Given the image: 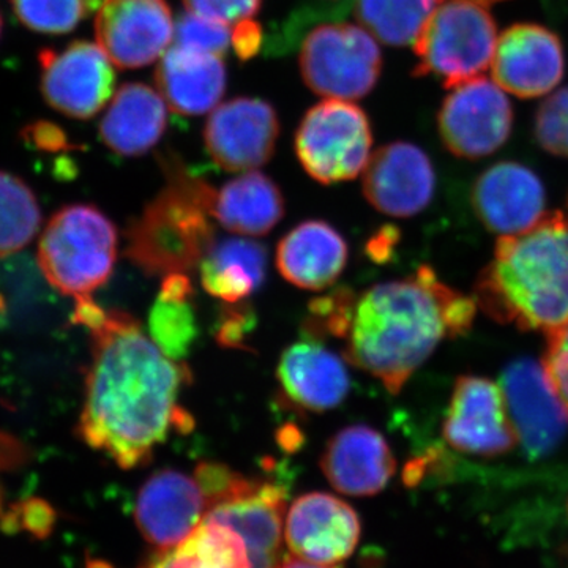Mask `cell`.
<instances>
[{
    "mask_svg": "<svg viewBox=\"0 0 568 568\" xmlns=\"http://www.w3.org/2000/svg\"><path fill=\"white\" fill-rule=\"evenodd\" d=\"M91 339L78 435L122 469H134L151 462L171 429L192 428V417L178 403L190 373L129 313L108 312L91 328Z\"/></svg>",
    "mask_w": 568,
    "mask_h": 568,
    "instance_id": "obj_1",
    "label": "cell"
},
{
    "mask_svg": "<svg viewBox=\"0 0 568 568\" xmlns=\"http://www.w3.org/2000/svg\"><path fill=\"white\" fill-rule=\"evenodd\" d=\"M476 298L437 278L429 265L394 282L377 283L355 301L346 361L399 394L446 339L466 335Z\"/></svg>",
    "mask_w": 568,
    "mask_h": 568,
    "instance_id": "obj_2",
    "label": "cell"
},
{
    "mask_svg": "<svg viewBox=\"0 0 568 568\" xmlns=\"http://www.w3.org/2000/svg\"><path fill=\"white\" fill-rule=\"evenodd\" d=\"M481 312L523 331L549 332L568 323V220L545 215L528 231L503 235L474 286Z\"/></svg>",
    "mask_w": 568,
    "mask_h": 568,
    "instance_id": "obj_3",
    "label": "cell"
},
{
    "mask_svg": "<svg viewBox=\"0 0 568 568\" xmlns=\"http://www.w3.org/2000/svg\"><path fill=\"white\" fill-rule=\"evenodd\" d=\"M168 183L126 230V257L145 275L189 274L215 241V189L181 163H166Z\"/></svg>",
    "mask_w": 568,
    "mask_h": 568,
    "instance_id": "obj_4",
    "label": "cell"
},
{
    "mask_svg": "<svg viewBox=\"0 0 568 568\" xmlns=\"http://www.w3.org/2000/svg\"><path fill=\"white\" fill-rule=\"evenodd\" d=\"M118 246V227L99 207L65 205L41 231V274L54 290L74 302L91 298L97 290L110 282Z\"/></svg>",
    "mask_w": 568,
    "mask_h": 568,
    "instance_id": "obj_5",
    "label": "cell"
},
{
    "mask_svg": "<svg viewBox=\"0 0 568 568\" xmlns=\"http://www.w3.org/2000/svg\"><path fill=\"white\" fill-rule=\"evenodd\" d=\"M497 40L496 21L485 3L444 0L414 41V74H429L446 88H455L488 69Z\"/></svg>",
    "mask_w": 568,
    "mask_h": 568,
    "instance_id": "obj_6",
    "label": "cell"
},
{
    "mask_svg": "<svg viewBox=\"0 0 568 568\" xmlns=\"http://www.w3.org/2000/svg\"><path fill=\"white\" fill-rule=\"evenodd\" d=\"M302 78L325 99H364L383 70V52L372 33L342 22L313 29L302 44Z\"/></svg>",
    "mask_w": 568,
    "mask_h": 568,
    "instance_id": "obj_7",
    "label": "cell"
},
{
    "mask_svg": "<svg viewBox=\"0 0 568 568\" xmlns=\"http://www.w3.org/2000/svg\"><path fill=\"white\" fill-rule=\"evenodd\" d=\"M373 134L365 111L345 100H325L306 112L295 152L310 178L332 185L353 181L369 162Z\"/></svg>",
    "mask_w": 568,
    "mask_h": 568,
    "instance_id": "obj_8",
    "label": "cell"
},
{
    "mask_svg": "<svg viewBox=\"0 0 568 568\" xmlns=\"http://www.w3.org/2000/svg\"><path fill=\"white\" fill-rule=\"evenodd\" d=\"M444 145L459 159L478 160L510 138L514 110L496 81L477 77L455 85L437 115Z\"/></svg>",
    "mask_w": 568,
    "mask_h": 568,
    "instance_id": "obj_9",
    "label": "cell"
},
{
    "mask_svg": "<svg viewBox=\"0 0 568 568\" xmlns=\"http://www.w3.org/2000/svg\"><path fill=\"white\" fill-rule=\"evenodd\" d=\"M43 99L52 110L73 119H91L110 102L115 73L99 43L78 40L61 51L39 54Z\"/></svg>",
    "mask_w": 568,
    "mask_h": 568,
    "instance_id": "obj_10",
    "label": "cell"
},
{
    "mask_svg": "<svg viewBox=\"0 0 568 568\" xmlns=\"http://www.w3.org/2000/svg\"><path fill=\"white\" fill-rule=\"evenodd\" d=\"M444 440L474 457H500L514 450L517 433L503 388L480 376H459L443 424Z\"/></svg>",
    "mask_w": 568,
    "mask_h": 568,
    "instance_id": "obj_11",
    "label": "cell"
},
{
    "mask_svg": "<svg viewBox=\"0 0 568 568\" xmlns=\"http://www.w3.org/2000/svg\"><path fill=\"white\" fill-rule=\"evenodd\" d=\"M500 388L525 454L538 459L556 452L568 435V410L549 386L544 365L517 358L504 369Z\"/></svg>",
    "mask_w": 568,
    "mask_h": 568,
    "instance_id": "obj_12",
    "label": "cell"
},
{
    "mask_svg": "<svg viewBox=\"0 0 568 568\" xmlns=\"http://www.w3.org/2000/svg\"><path fill=\"white\" fill-rule=\"evenodd\" d=\"M95 37L119 69H141L170 50L173 11L166 0H103L95 18Z\"/></svg>",
    "mask_w": 568,
    "mask_h": 568,
    "instance_id": "obj_13",
    "label": "cell"
},
{
    "mask_svg": "<svg viewBox=\"0 0 568 568\" xmlns=\"http://www.w3.org/2000/svg\"><path fill=\"white\" fill-rule=\"evenodd\" d=\"M278 136L275 108L250 97L220 104L204 126L205 151L216 166L230 173L263 166L274 156Z\"/></svg>",
    "mask_w": 568,
    "mask_h": 568,
    "instance_id": "obj_14",
    "label": "cell"
},
{
    "mask_svg": "<svg viewBox=\"0 0 568 568\" xmlns=\"http://www.w3.org/2000/svg\"><path fill=\"white\" fill-rule=\"evenodd\" d=\"M361 530L357 511L325 493L297 497L284 519V541L291 552L324 566H335L353 556Z\"/></svg>",
    "mask_w": 568,
    "mask_h": 568,
    "instance_id": "obj_15",
    "label": "cell"
},
{
    "mask_svg": "<svg viewBox=\"0 0 568 568\" xmlns=\"http://www.w3.org/2000/svg\"><path fill=\"white\" fill-rule=\"evenodd\" d=\"M435 193V166L418 145L396 141L369 156L364 173V194L377 212L409 219L424 212Z\"/></svg>",
    "mask_w": 568,
    "mask_h": 568,
    "instance_id": "obj_16",
    "label": "cell"
},
{
    "mask_svg": "<svg viewBox=\"0 0 568 568\" xmlns=\"http://www.w3.org/2000/svg\"><path fill=\"white\" fill-rule=\"evenodd\" d=\"M566 59L559 37L538 24H515L497 40L493 80L511 95L536 99L562 81Z\"/></svg>",
    "mask_w": 568,
    "mask_h": 568,
    "instance_id": "obj_17",
    "label": "cell"
},
{
    "mask_svg": "<svg viewBox=\"0 0 568 568\" xmlns=\"http://www.w3.org/2000/svg\"><path fill=\"white\" fill-rule=\"evenodd\" d=\"M207 500L196 478L160 469L142 485L134 519L142 537L156 549L178 547L207 515Z\"/></svg>",
    "mask_w": 568,
    "mask_h": 568,
    "instance_id": "obj_18",
    "label": "cell"
},
{
    "mask_svg": "<svg viewBox=\"0 0 568 568\" xmlns=\"http://www.w3.org/2000/svg\"><path fill=\"white\" fill-rule=\"evenodd\" d=\"M470 201L480 223L503 237L528 231L544 219L547 192L530 168L503 162L478 175Z\"/></svg>",
    "mask_w": 568,
    "mask_h": 568,
    "instance_id": "obj_19",
    "label": "cell"
},
{
    "mask_svg": "<svg viewBox=\"0 0 568 568\" xmlns=\"http://www.w3.org/2000/svg\"><path fill=\"white\" fill-rule=\"evenodd\" d=\"M328 484L342 495L375 496L396 470L386 437L368 425H351L332 436L321 457Z\"/></svg>",
    "mask_w": 568,
    "mask_h": 568,
    "instance_id": "obj_20",
    "label": "cell"
},
{
    "mask_svg": "<svg viewBox=\"0 0 568 568\" xmlns=\"http://www.w3.org/2000/svg\"><path fill=\"white\" fill-rule=\"evenodd\" d=\"M276 377L284 398L308 413L335 409L351 390L345 361L315 339L286 347L280 358Z\"/></svg>",
    "mask_w": 568,
    "mask_h": 568,
    "instance_id": "obj_21",
    "label": "cell"
},
{
    "mask_svg": "<svg viewBox=\"0 0 568 568\" xmlns=\"http://www.w3.org/2000/svg\"><path fill=\"white\" fill-rule=\"evenodd\" d=\"M286 493L274 481L257 480L248 491L223 500L205 518L235 530L252 549L261 568H276L284 538Z\"/></svg>",
    "mask_w": 568,
    "mask_h": 568,
    "instance_id": "obj_22",
    "label": "cell"
},
{
    "mask_svg": "<svg viewBox=\"0 0 568 568\" xmlns=\"http://www.w3.org/2000/svg\"><path fill=\"white\" fill-rule=\"evenodd\" d=\"M349 248L332 224L308 220L297 224L276 246V267L283 278L306 291H324L346 268Z\"/></svg>",
    "mask_w": 568,
    "mask_h": 568,
    "instance_id": "obj_23",
    "label": "cell"
},
{
    "mask_svg": "<svg viewBox=\"0 0 568 568\" xmlns=\"http://www.w3.org/2000/svg\"><path fill=\"white\" fill-rule=\"evenodd\" d=\"M155 82L171 110L201 115L223 99L226 69L220 55L171 47L156 65Z\"/></svg>",
    "mask_w": 568,
    "mask_h": 568,
    "instance_id": "obj_24",
    "label": "cell"
},
{
    "mask_svg": "<svg viewBox=\"0 0 568 568\" xmlns=\"http://www.w3.org/2000/svg\"><path fill=\"white\" fill-rule=\"evenodd\" d=\"M168 111L162 93L140 82L123 84L100 122V140L123 156L144 155L166 132Z\"/></svg>",
    "mask_w": 568,
    "mask_h": 568,
    "instance_id": "obj_25",
    "label": "cell"
},
{
    "mask_svg": "<svg viewBox=\"0 0 568 568\" xmlns=\"http://www.w3.org/2000/svg\"><path fill=\"white\" fill-rule=\"evenodd\" d=\"M212 216L230 233L261 237L283 220L282 190L268 175L246 171L215 192Z\"/></svg>",
    "mask_w": 568,
    "mask_h": 568,
    "instance_id": "obj_26",
    "label": "cell"
},
{
    "mask_svg": "<svg viewBox=\"0 0 568 568\" xmlns=\"http://www.w3.org/2000/svg\"><path fill=\"white\" fill-rule=\"evenodd\" d=\"M268 252L250 239L213 241L200 264L201 284L223 304L244 302L256 293L267 275Z\"/></svg>",
    "mask_w": 568,
    "mask_h": 568,
    "instance_id": "obj_27",
    "label": "cell"
},
{
    "mask_svg": "<svg viewBox=\"0 0 568 568\" xmlns=\"http://www.w3.org/2000/svg\"><path fill=\"white\" fill-rule=\"evenodd\" d=\"M140 568H260L244 538L222 523H203L178 547L155 549Z\"/></svg>",
    "mask_w": 568,
    "mask_h": 568,
    "instance_id": "obj_28",
    "label": "cell"
},
{
    "mask_svg": "<svg viewBox=\"0 0 568 568\" xmlns=\"http://www.w3.org/2000/svg\"><path fill=\"white\" fill-rule=\"evenodd\" d=\"M192 280L186 274L163 276L159 297L149 315V334L171 361L182 364L200 335Z\"/></svg>",
    "mask_w": 568,
    "mask_h": 568,
    "instance_id": "obj_29",
    "label": "cell"
},
{
    "mask_svg": "<svg viewBox=\"0 0 568 568\" xmlns=\"http://www.w3.org/2000/svg\"><path fill=\"white\" fill-rule=\"evenodd\" d=\"M444 0H354L362 28L388 47L414 44Z\"/></svg>",
    "mask_w": 568,
    "mask_h": 568,
    "instance_id": "obj_30",
    "label": "cell"
},
{
    "mask_svg": "<svg viewBox=\"0 0 568 568\" xmlns=\"http://www.w3.org/2000/svg\"><path fill=\"white\" fill-rule=\"evenodd\" d=\"M40 230L41 209L31 186L0 171V257L20 253Z\"/></svg>",
    "mask_w": 568,
    "mask_h": 568,
    "instance_id": "obj_31",
    "label": "cell"
},
{
    "mask_svg": "<svg viewBox=\"0 0 568 568\" xmlns=\"http://www.w3.org/2000/svg\"><path fill=\"white\" fill-rule=\"evenodd\" d=\"M102 6V0H11L14 14L31 31L69 33Z\"/></svg>",
    "mask_w": 568,
    "mask_h": 568,
    "instance_id": "obj_32",
    "label": "cell"
},
{
    "mask_svg": "<svg viewBox=\"0 0 568 568\" xmlns=\"http://www.w3.org/2000/svg\"><path fill=\"white\" fill-rule=\"evenodd\" d=\"M355 294L349 287H338L334 293L323 295L310 304V313L304 323V334L310 339L336 336L346 338L353 321Z\"/></svg>",
    "mask_w": 568,
    "mask_h": 568,
    "instance_id": "obj_33",
    "label": "cell"
},
{
    "mask_svg": "<svg viewBox=\"0 0 568 568\" xmlns=\"http://www.w3.org/2000/svg\"><path fill=\"white\" fill-rule=\"evenodd\" d=\"M534 138L545 152L568 159V88L551 93L538 106Z\"/></svg>",
    "mask_w": 568,
    "mask_h": 568,
    "instance_id": "obj_34",
    "label": "cell"
},
{
    "mask_svg": "<svg viewBox=\"0 0 568 568\" xmlns=\"http://www.w3.org/2000/svg\"><path fill=\"white\" fill-rule=\"evenodd\" d=\"M231 37L233 32L230 31V26L204 20L192 11H185L179 14L175 21L173 47L209 52L223 58L233 44Z\"/></svg>",
    "mask_w": 568,
    "mask_h": 568,
    "instance_id": "obj_35",
    "label": "cell"
},
{
    "mask_svg": "<svg viewBox=\"0 0 568 568\" xmlns=\"http://www.w3.org/2000/svg\"><path fill=\"white\" fill-rule=\"evenodd\" d=\"M193 477L196 478L197 485L203 489L209 508L248 491L257 481L256 478L242 476L241 473H235L230 466L215 462L200 463L194 469Z\"/></svg>",
    "mask_w": 568,
    "mask_h": 568,
    "instance_id": "obj_36",
    "label": "cell"
},
{
    "mask_svg": "<svg viewBox=\"0 0 568 568\" xmlns=\"http://www.w3.org/2000/svg\"><path fill=\"white\" fill-rule=\"evenodd\" d=\"M541 365L547 373L549 386L568 410V323L549 332Z\"/></svg>",
    "mask_w": 568,
    "mask_h": 568,
    "instance_id": "obj_37",
    "label": "cell"
},
{
    "mask_svg": "<svg viewBox=\"0 0 568 568\" xmlns=\"http://www.w3.org/2000/svg\"><path fill=\"white\" fill-rule=\"evenodd\" d=\"M186 11L204 20L231 26L250 20L263 6V0H183Z\"/></svg>",
    "mask_w": 568,
    "mask_h": 568,
    "instance_id": "obj_38",
    "label": "cell"
},
{
    "mask_svg": "<svg viewBox=\"0 0 568 568\" xmlns=\"http://www.w3.org/2000/svg\"><path fill=\"white\" fill-rule=\"evenodd\" d=\"M254 328V313L246 302L226 304L219 325H216L215 339L220 346L235 347V349H248L246 338Z\"/></svg>",
    "mask_w": 568,
    "mask_h": 568,
    "instance_id": "obj_39",
    "label": "cell"
},
{
    "mask_svg": "<svg viewBox=\"0 0 568 568\" xmlns=\"http://www.w3.org/2000/svg\"><path fill=\"white\" fill-rule=\"evenodd\" d=\"M10 521L13 523V529H21L31 534L33 538L44 540L51 536L54 530L58 514L54 507L40 497H31L24 500L21 506L11 510Z\"/></svg>",
    "mask_w": 568,
    "mask_h": 568,
    "instance_id": "obj_40",
    "label": "cell"
},
{
    "mask_svg": "<svg viewBox=\"0 0 568 568\" xmlns=\"http://www.w3.org/2000/svg\"><path fill=\"white\" fill-rule=\"evenodd\" d=\"M235 52L239 58L248 61L257 51H261L264 44L263 28L256 21L244 20L237 22L233 29V37H231Z\"/></svg>",
    "mask_w": 568,
    "mask_h": 568,
    "instance_id": "obj_41",
    "label": "cell"
},
{
    "mask_svg": "<svg viewBox=\"0 0 568 568\" xmlns=\"http://www.w3.org/2000/svg\"><path fill=\"white\" fill-rule=\"evenodd\" d=\"M29 141L36 142L37 148L47 151H59L67 148L65 134L51 123H37L28 130Z\"/></svg>",
    "mask_w": 568,
    "mask_h": 568,
    "instance_id": "obj_42",
    "label": "cell"
},
{
    "mask_svg": "<svg viewBox=\"0 0 568 568\" xmlns=\"http://www.w3.org/2000/svg\"><path fill=\"white\" fill-rule=\"evenodd\" d=\"M395 241H398V234L392 226L384 227L375 237L369 239L368 254L375 261H384L392 253Z\"/></svg>",
    "mask_w": 568,
    "mask_h": 568,
    "instance_id": "obj_43",
    "label": "cell"
},
{
    "mask_svg": "<svg viewBox=\"0 0 568 568\" xmlns=\"http://www.w3.org/2000/svg\"><path fill=\"white\" fill-rule=\"evenodd\" d=\"M302 443H304V436H302V433L298 432V428H295V426L286 425L280 429L278 444L284 450H298V448L302 447Z\"/></svg>",
    "mask_w": 568,
    "mask_h": 568,
    "instance_id": "obj_44",
    "label": "cell"
},
{
    "mask_svg": "<svg viewBox=\"0 0 568 568\" xmlns=\"http://www.w3.org/2000/svg\"><path fill=\"white\" fill-rule=\"evenodd\" d=\"M276 568H336L334 566H324V564L310 562V560L297 558V556H287L280 559Z\"/></svg>",
    "mask_w": 568,
    "mask_h": 568,
    "instance_id": "obj_45",
    "label": "cell"
},
{
    "mask_svg": "<svg viewBox=\"0 0 568 568\" xmlns=\"http://www.w3.org/2000/svg\"><path fill=\"white\" fill-rule=\"evenodd\" d=\"M353 2L354 0H328V6L342 18L343 14H346V11L349 10L351 3Z\"/></svg>",
    "mask_w": 568,
    "mask_h": 568,
    "instance_id": "obj_46",
    "label": "cell"
},
{
    "mask_svg": "<svg viewBox=\"0 0 568 568\" xmlns=\"http://www.w3.org/2000/svg\"><path fill=\"white\" fill-rule=\"evenodd\" d=\"M85 568H114V567L110 566V564H108V562H104V560L92 559V560H89L88 566H85Z\"/></svg>",
    "mask_w": 568,
    "mask_h": 568,
    "instance_id": "obj_47",
    "label": "cell"
},
{
    "mask_svg": "<svg viewBox=\"0 0 568 568\" xmlns=\"http://www.w3.org/2000/svg\"><path fill=\"white\" fill-rule=\"evenodd\" d=\"M476 2L485 3V6H489V3L503 2V0H476Z\"/></svg>",
    "mask_w": 568,
    "mask_h": 568,
    "instance_id": "obj_48",
    "label": "cell"
},
{
    "mask_svg": "<svg viewBox=\"0 0 568 568\" xmlns=\"http://www.w3.org/2000/svg\"><path fill=\"white\" fill-rule=\"evenodd\" d=\"M0 33H2V17H0Z\"/></svg>",
    "mask_w": 568,
    "mask_h": 568,
    "instance_id": "obj_49",
    "label": "cell"
}]
</instances>
